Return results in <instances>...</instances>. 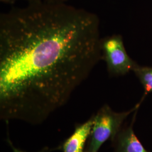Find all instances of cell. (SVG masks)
I'll return each mask as SVG.
<instances>
[{"label":"cell","mask_w":152,"mask_h":152,"mask_svg":"<svg viewBox=\"0 0 152 152\" xmlns=\"http://www.w3.org/2000/svg\"><path fill=\"white\" fill-rule=\"evenodd\" d=\"M100 21L44 0L0 15V118L42 124L102 60Z\"/></svg>","instance_id":"1"},{"label":"cell","mask_w":152,"mask_h":152,"mask_svg":"<svg viewBox=\"0 0 152 152\" xmlns=\"http://www.w3.org/2000/svg\"><path fill=\"white\" fill-rule=\"evenodd\" d=\"M145 98L132 108L122 112L113 110L107 104L93 114L92 130L86 147V152H99L100 148L108 140L112 141L124 126L125 121L130 114L138 110Z\"/></svg>","instance_id":"2"},{"label":"cell","mask_w":152,"mask_h":152,"mask_svg":"<svg viewBox=\"0 0 152 152\" xmlns=\"http://www.w3.org/2000/svg\"><path fill=\"white\" fill-rule=\"evenodd\" d=\"M100 50L102 60L105 62L110 77L126 76L133 72L138 65L127 54L120 34L101 38Z\"/></svg>","instance_id":"3"},{"label":"cell","mask_w":152,"mask_h":152,"mask_svg":"<svg viewBox=\"0 0 152 152\" xmlns=\"http://www.w3.org/2000/svg\"><path fill=\"white\" fill-rule=\"evenodd\" d=\"M137 111L134 113L130 124L124 126L112 141L113 152H149L137 137L134 129Z\"/></svg>","instance_id":"4"},{"label":"cell","mask_w":152,"mask_h":152,"mask_svg":"<svg viewBox=\"0 0 152 152\" xmlns=\"http://www.w3.org/2000/svg\"><path fill=\"white\" fill-rule=\"evenodd\" d=\"M93 123L92 115L84 123L76 125L73 134L56 149L63 152H86L85 145L90 135Z\"/></svg>","instance_id":"5"},{"label":"cell","mask_w":152,"mask_h":152,"mask_svg":"<svg viewBox=\"0 0 152 152\" xmlns=\"http://www.w3.org/2000/svg\"><path fill=\"white\" fill-rule=\"evenodd\" d=\"M132 72L144 88V94L142 96L145 98L148 94L152 92V67L138 64Z\"/></svg>","instance_id":"6"},{"label":"cell","mask_w":152,"mask_h":152,"mask_svg":"<svg viewBox=\"0 0 152 152\" xmlns=\"http://www.w3.org/2000/svg\"><path fill=\"white\" fill-rule=\"evenodd\" d=\"M8 134H9V133H7V137L6 138V140L7 141L9 146L11 148V149H12V152H27L23 151H22L21 149L16 148L13 144V143H12V142L11 140L10 139V137H9ZM54 150H56V148L54 149H50L49 147H44V148H42L41 151H38L37 152H50V151H54Z\"/></svg>","instance_id":"7"},{"label":"cell","mask_w":152,"mask_h":152,"mask_svg":"<svg viewBox=\"0 0 152 152\" xmlns=\"http://www.w3.org/2000/svg\"><path fill=\"white\" fill-rule=\"evenodd\" d=\"M50 3H54V4H63L65 3V1L67 0H44Z\"/></svg>","instance_id":"8"},{"label":"cell","mask_w":152,"mask_h":152,"mask_svg":"<svg viewBox=\"0 0 152 152\" xmlns=\"http://www.w3.org/2000/svg\"><path fill=\"white\" fill-rule=\"evenodd\" d=\"M17 0H0V1L2 3L6 4H9V5H12L15 3Z\"/></svg>","instance_id":"9"},{"label":"cell","mask_w":152,"mask_h":152,"mask_svg":"<svg viewBox=\"0 0 152 152\" xmlns=\"http://www.w3.org/2000/svg\"><path fill=\"white\" fill-rule=\"evenodd\" d=\"M29 2H35V1H41V0H27Z\"/></svg>","instance_id":"10"}]
</instances>
